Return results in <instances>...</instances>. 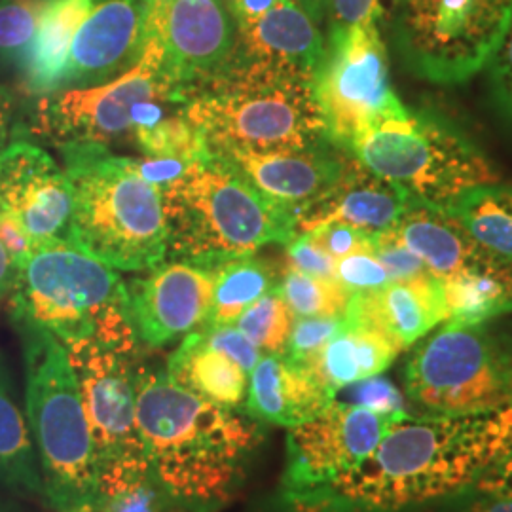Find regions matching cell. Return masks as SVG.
Instances as JSON below:
<instances>
[{
    "mask_svg": "<svg viewBox=\"0 0 512 512\" xmlns=\"http://www.w3.org/2000/svg\"><path fill=\"white\" fill-rule=\"evenodd\" d=\"M512 452V408L397 421L374 452L289 512H408L475 490Z\"/></svg>",
    "mask_w": 512,
    "mask_h": 512,
    "instance_id": "6da1fadb",
    "label": "cell"
},
{
    "mask_svg": "<svg viewBox=\"0 0 512 512\" xmlns=\"http://www.w3.org/2000/svg\"><path fill=\"white\" fill-rule=\"evenodd\" d=\"M137 418L154 484L192 512L222 509L238 494L262 442L260 421L209 403L137 366Z\"/></svg>",
    "mask_w": 512,
    "mask_h": 512,
    "instance_id": "7a4b0ae2",
    "label": "cell"
},
{
    "mask_svg": "<svg viewBox=\"0 0 512 512\" xmlns=\"http://www.w3.org/2000/svg\"><path fill=\"white\" fill-rule=\"evenodd\" d=\"M181 110L213 152H300L330 145L310 80L234 57L186 93Z\"/></svg>",
    "mask_w": 512,
    "mask_h": 512,
    "instance_id": "3957f363",
    "label": "cell"
},
{
    "mask_svg": "<svg viewBox=\"0 0 512 512\" xmlns=\"http://www.w3.org/2000/svg\"><path fill=\"white\" fill-rule=\"evenodd\" d=\"M73 186V243L122 272L154 270L167 258L162 190L147 183L135 158L97 143L61 145Z\"/></svg>",
    "mask_w": 512,
    "mask_h": 512,
    "instance_id": "277c9868",
    "label": "cell"
},
{
    "mask_svg": "<svg viewBox=\"0 0 512 512\" xmlns=\"http://www.w3.org/2000/svg\"><path fill=\"white\" fill-rule=\"evenodd\" d=\"M162 200L167 256L205 270L296 236L293 215L264 200L217 152L164 186Z\"/></svg>",
    "mask_w": 512,
    "mask_h": 512,
    "instance_id": "5b68a950",
    "label": "cell"
},
{
    "mask_svg": "<svg viewBox=\"0 0 512 512\" xmlns=\"http://www.w3.org/2000/svg\"><path fill=\"white\" fill-rule=\"evenodd\" d=\"M12 323L52 332L63 346L97 342L135 355L128 285L110 266L69 241L35 243L8 300Z\"/></svg>",
    "mask_w": 512,
    "mask_h": 512,
    "instance_id": "8992f818",
    "label": "cell"
},
{
    "mask_svg": "<svg viewBox=\"0 0 512 512\" xmlns=\"http://www.w3.org/2000/svg\"><path fill=\"white\" fill-rule=\"evenodd\" d=\"M23 344L25 416L52 511L99 499L92 435L67 348L52 332L14 323Z\"/></svg>",
    "mask_w": 512,
    "mask_h": 512,
    "instance_id": "52a82bcc",
    "label": "cell"
},
{
    "mask_svg": "<svg viewBox=\"0 0 512 512\" xmlns=\"http://www.w3.org/2000/svg\"><path fill=\"white\" fill-rule=\"evenodd\" d=\"M351 154L410 202L439 211L476 186L499 183L486 156L439 116L406 109L385 118L351 147Z\"/></svg>",
    "mask_w": 512,
    "mask_h": 512,
    "instance_id": "ba28073f",
    "label": "cell"
},
{
    "mask_svg": "<svg viewBox=\"0 0 512 512\" xmlns=\"http://www.w3.org/2000/svg\"><path fill=\"white\" fill-rule=\"evenodd\" d=\"M404 391L427 414L469 416L512 408V346L486 323L444 321L410 355Z\"/></svg>",
    "mask_w": 512,
    "mask_h": 512,
    "instance_id": "9c48e42d",
    "label": "cell"
},
{
    "mask_svg": "<svg viewBox=\"0 0 512 512\" xmlns=\"http://www.w3.org/2000/svg\"><path fill=\"white\" fill-rule=\"evenodd\" d=\"M73 363L92 435L99 499L154 482L137 418L135 355L97 342L65 346Z\"/></svg>",
    "mask_w": 512,
    "mask_h": 512,
    "instance_id": "30bf717a",
    "label": "cell"
},
{
    "mask_svg": "<svg viewBox=\"0 0 512 512\" xmlns=\"http://www.w3.org/2000/svg\"><path fill=\"white\" fill-rule=\"evenodd\" d=\"M395 35L408 67L437 84H461L494 57L512 0H395Z\"/></svg>",
    "mask_w": 512,
    "mask_h": 512,
    "instance_id": "8fae6325",
    "label": "cell"
},
{
    "mask_svg": "<svg viewBox=\"0 0 512 512\" xmlns=\"http://www.w3.org/2000/svg\"><path fill=\"white\" fill-rule=\"evenodd\" d=\"M311 88L325 120L327 141L346 152L366 129L408 109L391 86L378 25L329 29Z\"/></svg>",
    "mask_w": 512,
    "mask_h": 512,
    "instance_id": "7c38bea8",
    "label": "cell"
},
{
    "mask_svg": "<svg viewBox=\"0 0 512 512\" xmlns=\"http://www.w3.org/2000/svg\"><path fill=\"white\" fill-rule=\"evenodd\" d=\"M147 101L183 105L179 93L165 80L162 48L154 38H145L139 61L109 84L38 97L35 133L48 137L57 147L69 143L109 147L135 133L137 110Z\"/></svg>",
    "mask_w": 512,
    "mask_h": 512,
    "instance_id": "4fadbf2b",
    "label": "cell"
},
{
    "mask_svg": "<svg viewBox=\"0 0 512 512\" xmlns=\"http://www.w3.org/2000/svg\"><path fill=\"white\" fill-rule=\"evenodd\" d=\"M406 416H389L359 404L332 401L313 420L289 429L281 476L283 505L325 488L357 467Z\"/></svg>",
    "mask_w": 512,
    "mask_h": 512,
    "instance_id": "5bb4252c",
    "label": "cell"
},
{
    "mask_svg": "<svg viewBox=\"0 0 512 512\" xmlns=\"http://www.w3.org/2000/svg\"><path fill=\"white\" fill-rule=\"evenodd\" d=\"M145 38L158 40L165 80L184 103L194 86L230 65L238 21L226 0H147Z\"/></svg>",
    "mask_w": 512,
    "mask_h": 512,
    "instance_id": "9a60e30c",
    "label": "cell"
},
{
    "mask_svg": "<svg viewBox=\"0 0 512 512\" xmlns=\"http://www.w3.org/2000/svg\"><path fill=\"white\" fill-rule=\"evenodd\" d=\"M0 209L18 220L35 243H73V186L54 158L23 135L21 126L0 152Z\"/></svg>",
    "mask_w": 512,
    "mask_h": 512,
    "instance_id": "2e32d148",
    "label": "cell"
},
{
    "mask_svg": "<svg viewBox=\"0 0 512 512\" xmlns=\"http://www.w3.org/2000/svg\"><path fill=\"white\" fill-rule=\"evenodd\" d=\"M215 289V270L186 262H162L128 287L129 310L141 344L162 348L205 327Z\"/></svg>",
    "mask_w": 512,
    "mask_h": 512,
    "instance_id": "e0dca14e",
    "label": "cell"
},
{
    "mask_svg": "<svg viewBox=\"0 0 512 512\" xmlns=\"http://www.w3.org/2000/svg\"><path fill=\"white\" fill-rule=\"evenodd\" d=\"M332 145L300 150V152H249L224 150L217 152L256 192L293 215L325 196L340 179L349 156L338 154Z\"/></svg>",
    "mask_w": 512,
    "mask_h": 512,
    "instance_id": "ac0fdd59",
    "label": "cell"
},
{
    "mask_svg": "<svg viewBox=\"0 0 512 512\" xmlns=\"http://www.w3.org/2000/svg\"><path fill=\"white\" fill-rule=\"evenodd\" d=\"M145 8L147 0H97L74 35L61 90L131 69L145 48Z\"/></svg>",
    "mask_w": 512,
    "mask_h": 512,
    "instance_id": "d6986e66",
    "label": "cell"
},
{
    "mask_svg": "<svg viewBox=\"0 0 512 512\" xmlns=\"http://www.w3.org/2000/svg\"><path fill=\"white\" fill-rule=\"evenodd\" d=\"M346 319L382 332L404 351L448 319L442 281L425 274L353 293Z\"/></svg>",
    "mask_w": 512,
    "mask_h": 512,
    "instance_id": "ffe728a7",
    "label": "cell"
},
{
    "mask_svg": "<svg viewBox=\"0 0 512 512\" xmlns=\"http://www.w3.org/2000/svg\"><path fill=\"white\" fill-rule=\"evenodd\" d=\"M323 52L325 37L319 23L296 0H279L260 18L239 23L234 59L313 82Z\"/></svg>",
    "mask_w": 512,
    "mask_h": 512,
    "instance_id": "44dd1931",
    "label": "cell"
},
{
    "mask_svg": "<svg viewBox=\"0 0 512 512\" xmlns=\"http://www.w3.org/2000/svg\"><path fill=\"white\" fill-rule=\"evenodd\" d=\"M408 202L395 184L374 175L353 156L329 192L296 215V234L336 222L382 234L399 224Z\"/></svg>",
    "mask_w": 512,
    "mask_h": 512,
    "instance_id": "7402d4cb",
    "label": "cell"
},
{
    "mask_svg": "<svg viewBox=\"0 0 512 512\" xmlns=\"http://www.w3.org/2000/svg\"><path fill=\"white\" fill-rule=\"evenodd\" d=\"M334 395L304 366L285 355H262L249 374L245 414L260 423L293 429L319 416Z\"/></svg>",
    "mask_w": 512,
    "mask_h": 512,
    "instance_id": "603a6c76",
    "label": "cell"
},
{
    "mask_svg": "<svg viewBox=\"0 0 512 512\" xmlns=\"http://www.w3.org/2000/svg\"><path fill=\"white\" fill-rule=\"evenodd\" d=\"M95 0H52L37 35L19 59L21 86L29 95H50L63 88L74 35L90 16Z\"/></svg>",
    "mask_w": 512,
    "mask_h": 512,
    "instance_id": "cb8c5ba5",
    "label": "cell"
},
{
    "mask_svg": "<svg viewBox=\"0 0 512 512\" xmlns=\"http://www.w3.org/2000/svg\"><path fill=\"white\" fill-rule=\"evenodd\" d=\"M399 353L382 332L346 319L342 330L300 366L336 397L349 385L380 376Z\"/></svg>",
    "mask_w": 512,
    "mask_h": 512,
    "instance_id": "d4e9b609",
    "label": "cell"
},
{
    "mask_svg": "<svg viewBox=\"0 0 512 512\" xmlns=\"http://www.w3.org/2000/svg\"><path fill=\"white\" fill-rule=\"evenodd\" d=\"M393 234L439 279L458 274L486 253L456 217L421 203L408 202Z\"/></svg>",
    "mask_w": 512,
    "mask_h": 512,
    "instance_id": "484cf974",
    "label": "cell"
},
{
    "mask_svg": "<svg viewBox=\"0 0 512 512\" xmlns=\"http://www.w3.org/2000/svg\"><path fill=\"white\" fill-rule=\"evenodd\" d=\"M165 374L171 382L209 403L245 412L249 374L236 361L211 348L200 330L184 336L169 357Z\"/></svg>",
    "mask_w": 512,
    "mask_h": 512,
    "instance_id": "4316f807",
    "label": "cell"
},
{
    "mask_svg": "<svg viewBox=\"0 0 512 512\" xmlns=\"http://www.w3.org/2000/svg\"><path fill=\"white\" fill-rule=\"evenodd\" d=\"M442 281L450 323L482 325L512 311V262L484 253Z\"/></svg>",
    "mask_w": 512,
    "mask_h": 512,
    "instance_id": "83f0119b",
    "label": "cell"
},
{
    "mask_svg": "<svg viewBox=\"0 0 512 512\" xmlns=\"http://www.w3.org/2000/svg\"><path fill=\"white\" fill-rule=\"evenodd\" d=\"M0 486L44 501L37 450L10 366L0 353Z\"/></svg>",
    "mask_w": 512,
    "mask_h": 512,
    "instance_id": "f1b7e54d",
    "label": "cell"
},
{
    "mask_svg": "<svg viewBox=\"0 0 512 512\" xmlns=\"http://www.w3.org/2000/svg\"><path fill=\"white\" fill-rule=\"evenodd\" d=\"M448 213L482 249L512 262V186H476L452 203Z\"/></svg>",
    "mask_w": 512,
    "mask_h": 512,
    "instance_id": "f546056e",
    "label": "cell"
},
{
    "mask_svg": "<svg viewBox=\"0 0 512 512\" xmlns=\"http://www.w3.org/2000/svg\"><path fill=\"white\" fill-rule=\"evenodd\" d=\"M277 285L274 268L255 255L222 264L215 270L213 304L203 329L236 325L243 311Z\"/></svg>",
    "mask_w": 512,
    "mask_h": 512,
    "instance_id": "4dcf8cb0",
    "label": "cell"
},
{
    "mask_svg": "<svg viewBox=\"0 0 512 512\" xmlns=\"http://www.w3.org/2000/svg\"><path fill=\"white\" fill-rule=\"evenodd\" d=\"M294 317H346L351 294L338 279L304 274L291 266L277 285Z\"/></svg>",
    "mask_w": 512,
    "mask_h": 512,
    "instance_id": "1f68e13d",
    "label": "cell"
},
{
    "mask_svg": "<svg viewBox=\"0 0 512 512\" xmlns=\"http://www.w3.org/2000/svg\"><path fill=\"white\" fill-rule=\"evenodd\" d=\"M133 137L137 147L148 158H175L196 164L213 156L205 135L184 116L181 109L150 128L137 129Z\"/></svg>",
    "mask_w": 512,
    "mask_h": 512,
    "instance_id": "d6a6232c",
    "label": "cell"
},
{
    "mask_svg": "<svg viewBox=\"0 0 512 512\" xmlns=\"http://www.w3.org/2000/svg\"><path fill=\"white\" fill-rule=\"evenodd\" d=\"M293 323V310L275 287L274 291L260 296L255 304L239 315L236 327L262 351V355H283L291 338Z\"/></svg>",
    "mask_w": 512,
    "mask_h": 512,
    "instance_id": "836d02e7",
    "label": "cell"
},
{
    "mask_svg": "<svg viewBox=\"0 0 512 512\" xmlns=\"http://www.w3.org/2000/svg\"><path fill=\"white\" fill-rule=\"evenodd\" d=\"M52 0H0V61L18 65Z\"/></svg>",
    "mask_w": 512,
    "mask_h": 512,
    "instance_id": "e575fe53",
    "label": "cell"
},
{
    "mask_svg": "<svg viewBox=\"0 0 512 512\" xmlns=\"http://www.w3.org/2000/svg\"><path fill=\"white\" fill-rule=\"evenodd\" d=\"M344 323V317H294L291 338L283 355L296 365H304L342 330Z\"/></svg>",
    "mask_w": 512,
    "mask_h": 512,
    "instance_id": "d590c367",
    "label": "cell"
},
{
    "mask_svg": "<svg viewBox=\"0 0 512 512\" xmlns=\"http://www.w3.org/2000/svg\"><path fill=\"white\" fill-rule=\"evenodd\" d=\"M336 279L348 289L349 293L380 289L385 283L391 281L380 258L370 251L340 258L336 262Z\"/></svg>",
    "mask_w": 512,
    "mask_h": 512,
    "instance_id": "8d00e7d4",
    "label": "cell"
},
{
    "mask_svg": "<svg viewBox=\"0 0 512 512\" xmlns=\"http://www.w3.org/2000/svg\"><path fill=\"white\" fill-rule=\"evenodd\" d=\"M372 253L380 258L391 281L431 274L420 256L414 255L404 243H401L393 234V230L374 234Z\"/></svg>",
    "mask_w": 512,
    "mask_h": 512,
    "instance_id": "74e56055",
    "label": "cell"
},
{
    "mask_svg": "<svg viewBox=\"0 0 512 512\" xmlns=\"http://www.w3.org/2000/svg\"><path fill=\"white\" fill-rule=\"evenodd\" d=\"M287 262L294 270L304 274L336 279V258L330 256L310 232L296 234L287 245Z\"/></svg>",
    "mask_w": 512,
    "mask_h": 512,
    "instance_id": "f35d334b",
    "label": "cell"
},
{
    "mask_svg": "<svg viewBox=\"0 0 512 512\" xmlns=\"http://www.w3.org/2000/svg\"><path fill=\"white\" fill-rule=\"evenodd\" d=\"M310 234L336 260H340L344 256L355 255V253H363V251L372 253L374 234L365 232L361 228H355V226H349V224H342V222L327 224V226L311 230Z\"/></svg>",
    "mask_w": 512,
    "mask_h": 512,
    "instance_id": "ab89813d",
    "label": "cell"
},
{
    "mask_svg": "<svg viewBox=\"0 0 512 512\" xmlns=\"http://www.w3.org/2000/svg\"><path fill=\"white\" fill-rule=\"evenodd\" d=\"M349 387H353L351 395L355 399V404L359 406H365L374 412L389 414V416L408 414L403 393L382 376H374Z\"/></svg>",
    "mask_w": 512,
    "mask_h": 512,
    "instance_id": "60d3db41",
    "label": "cell"
},
{
    "mask_svg": "<svg viewBox=\"0 0 512 512\" xmlns=\"http://www.w3.org/2000/svg\"><path fill=\"white\" fill-rule=\"evenodd\" d=\"M205 338V342L211 348L217 349L236 361L247 374L253 372L256 363L262 357V351L253 346L247 336L236 327V325H226V327H215V329L200 330Z\"/></svg>",
    "mask_w": 512,
    "mask_h": 512,
    "instance_id": "b9f144b4",
    "label": "cell"
},
{
    "mask_svg": "<svg viewBox=\"0 0 512 512\" xmlns=\"http://www.w3.org/2000/svg\"><path fill=\"white\" fill-rule=\"evenodd\" d=\"M382 0H329L330 29H348L355 25H378L382 18Z\"/></svg>",
    "mask_w": 512,
    "mask_h": 512,
    "instance_id": "7bdbcfd3",
    "label": "cell"
},
{
    "mask_svg": "<svg viewBox=\"0 0 512 512\" xmlns=\"http://www.w3.org/2000/svg\"><path fill=\"white\" fill-rule=\"evenodd\" d=\"M488 65L492 67V80L497 95L512 114V21Z\"/></svg>",
    "mask_w": 512,
    "mask_h": 512,
    "instance_id": "ee69618b",
    "label": "cell"
},
{
    "mask_svg": "<svg viewBox=\"0 0 512 512\" xmlns=\"http://www.w3.org/2000/svg\"><path fill=\"white\" fill-rule=\"evenodd\" d=\"M475 492L482 497L512 501V452L484 471L476 482Z\"/></svg>",
    "mask_w": 512,
    "mask_h": 512,
    "instance_id": "f6af8a7d",
    "label": "cell"
},
{
    "mask_svg": "<svg viewBox=\"0 0 512 512\" xmlns=\"http://www.w3.org/2000/svg\"><path fill=\"white\" fill-rule=\"evenodd\" d=\"M194 164H188L183 160H175V158H147V160H135V167L139 171V175L147 181V183L158 186L160 190L167 184L179 181L184 177V173Z\"/></svg>",
    "mask_w": 512,
    "mask_h": 512,
    "instance_id": "bcb514c9",
    "label": "cell"
},
{
    "mask_svg": "<svg viewBox=\"0 0 512 512\" xmlns=\"http://www.w3.org/2000/svg\"><path fill=\"white\" fill-rule=\"evenodd\" d=\"M0 241L4 243V247L8 249L18 268L19 264L31 255L35 247V241L25 232V228L10 213L2 209H0Z\"/></svg>",
    "mask_w": 512,
    "mask_h": 512,
    "instance_id": "7dc6e473",
    "label": "cell"
},
{
    "mask_svg": "<svg viewBox=\"0 0 512 512\" xmlns=\"http://www.w3.org/2000/svg\"><path fill=\"white\" fill-rule=\"evenodd\" d=\"M14 114H16L14 95L8 88L0 86V152L10 145L18 129V124L14 122Z\"/></svg>",
    "mask_w": 512,
    "mask_h": 512,
    "instance_id": "c3c4849f",
    "label": "cell"
},
{
    "mask_svg": "<svg viewBox=\"0 0 512 512\" xmlns=\"http://www.w3.org/2000/svg\"><path fill=\"white\" fill-rule=\"evenodd\" d=\"M16 277H18V266L8 253V249L4 247V243L0 241V310L4 304H8V300L12 296Z\"/></svg>",
    "mask_w": 512,
    "mask_h": 512,
    "instance_id": "681fc988",
    "label": "cell"
},
{
    "mask_svg": "<svg viewBox=\"0 0 512 512\" xmlns=\"http://www.w3.org/2000/svg\"><path fill=\"white\" fill-rule=\"evenodd\" d=\"M277 2L279 0H226L238 25L245 21H251V19L260 18L262 14L272 10Z\"/></svg>",
    "mask_w": 512,
    "mask_h": 512,
    "instance_id": "f907efd6",
    "label": "cell"
},
{
    "mask_svg": "<svg viewBox=\"0 0 512 512\" xmlns=\"http://www.w3.org/2000/svg\"><path fill=\"white\" fill-rule=\"evenodd\" d=\"M461 512H512V501L482 497L478 501H473L469 507H465Z\"/></svg>",
    "mask_w": 512,
    "mask_h": 512,
    "instance_id": "816d5d0a",
    "label": "cell"
},
{
    "mask_svg": "<svg viewBox=\"0 0 512 512\" xmlns=\"http://www.w3.org/2000/svg\"><path fill=\"white\" fill-rule=\"evenodd\" d=\"M296 2H298L319 25H321V21L327 16L329 0H296Z\"/></svg>",
    "mask_w": 512,
    "mask_h": 512,
    "instance_id": "f5cc1de1",
    "label": "cell"
},
{
    "mask_svg": "<svg viewBox=\"0 0 512 512\" xmlns=\"http://www.w3.org/2000/svg\"><path fill=\"white\" fill-rule=\"evenodd\" d=\"M54 512H103V507H101L99 501H88V503H80V505L59 509V511Z\"/></svg>",
    "mask_w": 512,
    "mask_h": 512,
    "instance_id": "db71d44e",
    "label": "cell"
},
{
    "mask_svg": "<svg viewBox=\"0 0 512 512\" xmlns=\"http://www.w3.org/2000/svg\"><path fill=\"white\" fill-rule=\"evenodd\" d=\"M0 512H21L14 503H8V501H2L0 499Z\"/></svg>",
    "mask_w": 512,
    "mask_h": 512,
    "instance_id": "11a10c76",
    "label": "cell"
}]
</instances>
